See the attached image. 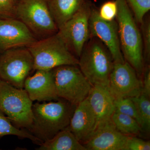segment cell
<instances>
[{"label":"cell","mask_w":150,"mask_h":150,"mask_svg":"<svg viewBox=\"0 0 150 150\" xmlns=\"http://www.w3.org/2000/svg\"><path fill=\"white\" fill-rule=\"evenodd\" d=\"M108 89L115 99L134 97L142 93V82L129 63H114Z\"/></svg>","instance_id":"10"},{"label":"cell","mask_w":150,"mask_h":150,"mask_svg":"<svg viewBox=\"0 0 150 150\" xmlns=\"http://www.w3.org/2000/svg\"><path fill=\"white\" fill-rule=\"evenodd\" d=\"M130 98L137 108L142 132L149 134L150 131V98L142 93L138 96Z\"/></svg>","instance_id":"20"},{"label":"cell","mask_w":150,"mask_h":150,"mask_svg":"<svg viewBox=\"0 0 150 150\" xmlns=\"http://www.w3.org/2000/svg\"><path fill=\"white\" fill-rule=\"evenodd\" d=\"M16 18L32 33L38 40L58 32L57 25L46 0H21L16 4Z\"/></svg>","instance_id":"6"},{"label":"cell","mask_w":150,"mask_h":150,"mask_svg":"<svg viewBox=\"0 0 150 150\" xmlns=\"http://www.w3.org/2000/svg\"><path fill=\"white\" fill-rule=\"evenodd\" d=\"M24 88L32 101H50L59 98L52 70H36L25 80Z\"/></svg>","instance_id":"15"},{"label":"cell","mask_w":150,"mask_h":150,"mask_svg":"<svg viewBox=\"0 0 150 150\" xmlns=\"http://www.w3.org/2000/svg\"><path fill=\"white\" fill-rule=\"evenodd\" d=\"M37 40L32 33L19 20L0 19V54L12 48L28 47Z\"/></svg>","instance_id":"12"},{"label":"cell","mask_w":150,"mask_h":150,"mask_svg":"<svg viewBox=\"0 0 150 150\" xmlns=\"http://www.w3.org/2000/svg\"><path fill=\"white\" fill-rule=\"evenodd\" d=\"M128 137L117 130L111 118L98 125L89 139L83 145L87 150H126Z\"/></svg>","instance_id":"13"},{"label":"cell","mask_w":150,"mask_h":150,"mask_svg":"<svg viewBox=\"0 0 150 150\" xmlns=\"http://www.w3.org/2000/svg\"><path fill=\"white\" fill-rule=\"evenodd\" d=\"M87 98L96 115L98 126L111 119L115 112V99L107 88L92 86Z\"/></svg>","instance_id":"16"},{"label":"cell","mask_w":150,"mask_h":150,"mask_svg":"<svg viewBox=\"0 0 150 150\" xmlns=\"http://www.w3.org/2000/svg\"><path fill=\"white\" fill-rule=\"evenodd\" d=\"M142 41L144 48V59L149 63L150 58V23L149 21H143L142 23Z\"/></svg>","instance_id":"26"},{"label":"cell","mask_w":150,"mask_h":150,"mask_svg":"<svg viewBox=\"0 0 150 150\" xmlns=\"http://www.w3.org/2000/svg\"><path fill=\"white\" fill-rule=\"evenodd\" d=\"M8 135H13L31 140L40 145L43 142L32 134L21 130L14 126L4 112L0 110V139Z\"/></svg>","instance_id":"21"},{"label":"cell","mask_w":150,"mask_h":150,"mask_svg":"<svg viewBox=\"0 0 150 150\" xmlns=\"http://www.w3.org/2000/svg\"><path fill=\"white\" fill-rule=\"evenodd\" d=\"M79 59V68L92 86L108 88L114 62L108 49L98 39L91 38Z\"/></svg>","instance_id":"3"},{"label":"cell","mask_w":150,"mask_h":150,"mask_svg":"<svg viewBox=\"0 0 150 150\" xmlns=\"http://www.w3.org/2000/svg\"><path fill=\"white\" fill-rule=\"evenodd\" d=\"M90 38L100 40L110 52L114 63H123L125 60L121 51L117 22L100 18L98 11L91 7L89 19Z\"/></svg>","instance_id":"11"},{"label":"cell","mask_w":150,"mask_h":150,"mask_svg":"<svg viewBox=\"0 0 150 150\" xmlns=\"http://www.w3.org/2000/svg\"><path fill=\"white\" fill-rule=\"evenodd\" d=\"M97 126L96 115L87 98L76 105L68 128L83 144L89 139Z\"/></svg>","instance_id":"14"},{"label":"cell","mask_w":150,"mask_h":150,"mask_svg":"<svg viewBox=\"0 0 150 150\" xmlns=\"http://www.w3.org/2000/svg\"><path fill=\"white\" fill-rule=\"evenodd\" d=\"M111 118L115 128L124 135L135 136L142 132L139 123L131 116L115 111Z\"/></svg>","instance_id":"19"},{"label":"cell","mask_w":150,"mask_h":150,"mask_svg":"<svg viewBox=\"0 0 150 150\" xmlns=\"http://www.w3.org/2000/svg\"><path fill=\"white\" fill-rule=\"evenodd\" d=\"M100 18L106 21L114 20L117 13V4L115 1H109L102 5L98 11Z\"/></svg>","instance_id":"24"},{"label":"cell","mask_w":150,"mask_h":150,"mask_svg":"<svg viewBox=\"0 0 150 150\" xmlns=\"http://www.w3.org/2000/svg\"><path fill=\"white\" fill-rule=\"evenodd\" d=\"M13 1L17 4L19 1H20L21 0H13Z\"/></svg>","instance_id":"29"},{"label":"cell","mask_w":150,"mask_h":150,"mask_svg":"<svg viewBox=\"0 0 150 150\" xmlns=\"http://www.w3.org/2000/svg\"><path fill=\"white\" fill-rule=\"evenodd\" d=\"M134 14L135 20L142 24L150 10V0H126Z\"/></svg>","instance_id":"23"},{"label":"cell","mask_w":150,"mask_h":150,"mask_svg":"<svg viewBox=\"0 0 150 150\" xmlns=\"http://www.w3.org/2000/svg\"><path fill=\"white\" fill-rule=\"evenodd\" d=\"M38 150H87L69 128L60 131L52 139L43 142Z\"/></svg>","instance_id":"18"},{"label":"cell","mask_w":150,"mask_h":150,"mask_svg":"<svg viewBox=\"0 0 150 150\" xmlns=\"http://www.w3.org/2000/svg\"><path fill=\"white\" fill-rule=\"evenodd\" d=\"M27 48L33 57L34 70L49 71L60 66L79 65V59L67 48L57 33L37 40Z\"/></svg>","instance_id":"4"},{"label":"cell","mask_w":150,"mask_h":150,"mask_svg":"<svg viewBox=\"0 0 150 150\" xmlns=\"http://www.w3.org/2000/svg\"><path fill=\"white\" fill-rule=\"evenodd\" d=\"M33 101L24 88L0 79V110L14 126L29 130L32 125Z\"/></svg>","instance_id":"5"},{"label":"cell","mask_w":150,"mask_h":150,"mask_svg":"<svg viewBox=\"0 0 150 150\" xmlns=\"http://www.w3.org/2000/svg\"><path fill=\"white\" fill-rule=\"evenodd\" d=\"M91 7L85 2L57 32L70 51L79 57L90 38L89 19Z\"/></svg>","instance_id":"9"},{"label":"cell","mask_w":150,"mask_h":150,"mask_svg":"<svg viewBox=\"0 0 150 150\" xmlns=\"http://www.w3.org/2000/svg\"><path fill=\"white\" fill-rule=\"evenodd\" d=\"M52 70L59 98L77 105L88 97L92 86L78 66L65 65Z\"/></svg>","instance_id":"7"},{"label":"cell","mask_w":150,"mask_h":150,"mask_svg":"<svg viewBox=\"0 0 150 150\" xmlns=\"http://www.w3.org/2000/svg\"><path fill=\"white\" fill-rule=\"evenodd\" d=\"M34 70L33 57L27 47L9 49L0 54V79L18 88Z\"/></svg>","instance_id":"8"},{"label":"cell","mask_w":150,"mask_h":150,"mask_svg":"<svg viewBox=\"0 0 150 150\" xmlns=\"http://www.w3.org/2000/svg\"><path fill=\"white\" fill-rule=\"evenodd\" d=\"M58 29L83 5L85 0H46Z\"/></svg>","instance_id":"17"},{"label":"cell","mask_w":150,"mask_h":150,"mask_svg":"<svg viewBox=\"0 0 150 150\" xmlns=\"http://www.w3.org/2000/svg\"><path fill=\"white\" fill-rule=\"evenodd\" d=\"M116 18L121 51L126 62L136 70L138 76L144 69L142 35L126 0H115Z\"/></svg>","instance_id":"2"},{"label":"cell","mask_w":150,"mask_h":150,"mask_svg":"<svg viewBox=\"0 0 150 150\" xmlns=\"http://www.w3.org/2000/svg\"><path fill=\"white\" fill-rule=\"evenodd\" d=\"M114 105L115 112L131 116L136 119L140 125L139 118L137 108L134 102L130 98L115 99Z\"/></svg>","instance_id":"22"},{"label":"cell","mask_w":150,"mask_h":150,"mask_svg":"<svg viewBox=\"0 0 150 150\" xmlns=\"http://www.w3.org/2000/svg\"><path fill=\"white\" fill-rule=\"evenodd\" d=\"M77 105L65 100L33 105V120L29 130L44 142L67 129Z\"/></svg>","instance_id":"1"},{"label":"cell","mask_w":150,"mask_h":150,"mask_svg":"<svg viewBox=\"0 0 150 150\" xmlns=\"http://www.w3.org/2000/svg\"><path fill=\"white\" fill-rule=\"evenodd\" d=\"M16 5L13 0H0V19L16 18Z\"/></svg>","instance_id":"25"},{"label":"cell","mask_w":150,"mask_h":150,"mask_svg":"<svg viewBox=\"0 0 150 150\" xmlns=\"http://www.w3.org/2000/svg\"><path fill=\"white\" fill-rule=\"evenodd\" d=\"M142 93L150 98V70L148 67L145 71L144 80L142 82Z\"/></svg>","instance_id":"28"},{"label":"cell","mask_w":150,"mask_h":150,"mask_svg":"<svg viewBox=\"0 0 150 150\" xmlns=\"http://www.w3.org/2000/svg\"><path fill=\"white\" fill-rule=\"evenodd\" d=\"M149 142L144 141L135 136H129L126 150H150Z\"/></svg>","instance_id":"27"}]
</instances>
